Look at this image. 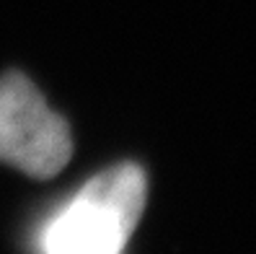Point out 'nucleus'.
Instances as JSON below:
<instances>
[{
	"mask_svg": "<svg viewBox=\"0 0 256 254\" xmlns=\"http://www.w3.org/2000/svg\"><path fill=\"white\" fill-rule=\"evenodd\" d=\"M72 153L70 127L21 73L0 78V161L47 179Z\"/></svg>",
	"mask_w": 256,
	"mask_h": 254,
	"instance_id": "obj_2",
	"label": "nucleus"
},
{
	"mask_svg": "<svg viewBox=\"0 0 256 254\" xmlns=\"http://www.w3.org/2000/svg\"><path fill=\"white\" fill-rule=\"evenodd\" d=\"M148 182L134 163L96 174L42 228V254H122L145 210Z\"/></svg>",
	"mask_w": 256,
	"mask_h": 254,
	"instance_id": "obj_1",
	"label": "nucleus"
}]
</instances>
